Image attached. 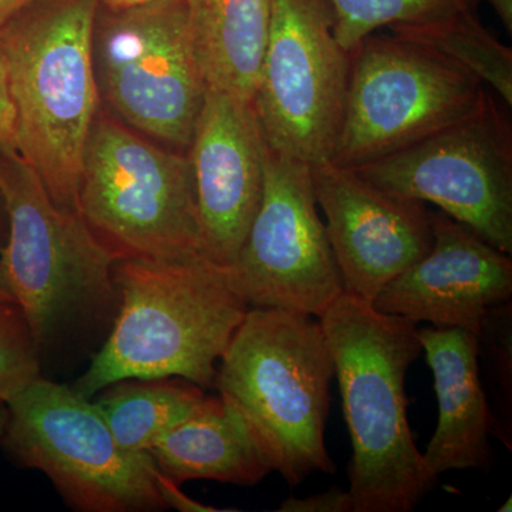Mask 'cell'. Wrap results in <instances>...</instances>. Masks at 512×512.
<instances>
[{"mask_svg":"<svg viewBox=\"0 0 512 512\" xmlns=\"http://www.w3.org/2000/svg\"><path fill=\"white\" fill-rule=\"evenodd\" d=\"M338 377L352 460L353 512H410L436 487L407 419L406 376L423 348L417 325L343 292L318 318Z\"/></svg>","mask_w":512,"mask_h":512,"instance_id":"obj_1","label":"cell"},{"mask_svg":"<svg viewBox=\"0 0 512 512\" xmlns=\"http://www.w3.org/2000/svg\"><path fill=\"white\" fill-rule=\"evenodd\" d=\"M174 483L212 480L251 487L274 471L241 412L224 396H207L190 417L147 451Z\"/></svg>","mask_w":512,"mask_h":512,"instance_id":"obj_17","label":"cell"},{"mask_svg":"<svg viewBox=\"0 0 512 512\" xmlns=\"http://www.w3.org/2000/svg\"><path fill=\"white\" fill-rule=\"evenodd\" d=\"M439 402L436 431L423 453L431 473L487 468L495 416L480 379L478 336L464 329H417Z\"/></svg>","mask_w":512,"mask_h":512,"instance_id":"obj_16","label":"cell"},{"mask_svg":"<svg viewBox=\"0 0 512 512\" xmlns=\"http://www.w3.org/2000/svg\"><path fill=\"white\" fill-rule=\"evenodd\" d=\"M18 111L10 87L9 67L0 50V151H18Z\"/></svg>","mask_w":512,"mask_h":512,"instance_id":"obj_24","label":"cell"},{"mask_svg":"<svg viewBox=\"0 0 512 512\" xmlns=\"http://www.w3.org/2000/svg\"><path fill=\"white\" fill-rule=\"evenodd\" d=\"M205 397L201 386L183 377H157L120 380L92 400L120 447L147 453L190 417Z\"/></svg>","mask_w":512,"mask_h":512,"instance_id":"obj_19","label":"cell"},{"mask_svg":"<svg viewBox=\"0 0 512 512\" xmlns=\"http://www.w3.org/2000/svg\"><path fill=\"white\" fill-rule=\"evenodd\" d=\"M352 53L333 32L326 0H271L254 106L266 146L309 165L338 144Z\"/></svg>","mask_w":512,"mask_h":512,"instance_id":"obj_10","label":"cell"},{"mask_svg":"<svg viewBox=\"0 0 512 512\" xmlns=\"http://www.w3.org/2000/svg\"><path fill=\"white\" fill-rule=\"evenodd\" d=\"M99 10L100 0H39L0 29L18 111L16 148L52 200L72 211L99 116L93 50Z\"/></svg>","mask_w":512,"mask_h":512,"instance_id":"obj_4","label":"cell"},{"mask_svg":"<svg viewBox=\"0 0 512 512\" xmlns=\"http://www.w3.org/2000/svg\"><path fill=\"white\" fill-rule=\"evenodd\" d=\"M311 177L343 288L373 303L384 286L429 252L431 211L332 161L311 165Z\"/></svg>","mask_w":512,"mask_h":512,"instance_id":"obj_13","label":"cell"},{"mask_svg":"<svg viewBox=\"0 0 512 512\" xmlns=\"http://www.w3.org/2000/svg\"><path fill=\"white\" fill-rule=\"evenodd\" d=\"M42 359L29 320L15 301H0V402L8 403L42 377Z\"/></svg>","mask_w":512,"mask_h":512,"instance_id":"obj_23","label":"cell"},{"mask_svg":"<svg viewBox=\"0 0 512 512\" xmlns=\"http://www.w3.org/2000/svg\"><path fill=\"white\" fill-rule=\"evenodd\" d=\"M6 423H8V406L6 403L0 402V437L5 431Z\"/></svg>","mask_w":512,"mask_h":512,"instance_id":"obj_32","label":"cell"},{"mask_svg":"<svg viewBox=\"0 0 512 512\" xmlns=\"http://www.w3.org/2000/svg\"><path fill=\"white\" fill-rule=\"evenodd\" d=\"M265 144L252 103L208 87L187 154L205 255L225 268L261 204Z\"/></svg>","mask_w":512,"mask_h":512,"instance_id":"obj_14","label":"cell"},{"mask_svg":"<svg viewBox=\"0 0 512 512\" xmlns=\"http://www.w3.org/2000/svg\"><path fill=\"white\" fill-rule=\"evenodd\" d=\"M113 325L73 389L87 399L120 380L183 377L214 389L217 367L249 305L207 256L117 259Z\"/></svg>","mask_w":512,"mask_h":512,"instance_id":"obj_2","label":"cell"},{"mask_svg":"<svg viewBox=\"0 0 512 512\" xmlns=\"http://www.w3.org/2000/svg\"><path fill=\"white\" fill-rule=\"evenodd\" d=\"M353 170L383 190L437 205L512 254V124L493 94L466 119Z\"/></svg>","mask_w":512,"mask_h":512,"instance_id":"obj_11","label":"cell"},{"mask_svg":"<svg viewBox=\"0 0 512 512\" xmlns=\"http://www.w3.org/2000/svg\"><path fill=\"white\" fill-rule=\"evenodd\" d=\"M332 355L319 320L249 308L217 367L214 389L247 420L274 471L289 487L335 474L326 448Z\"/></svg>","mask_w":512,"mask_h":512,"instance_id":"obj_5","label":"cell"},{"mask_svg":"<svg viewBox=\"0 0 512 512\" xmlns=\"http://www.w3.org/2000/svg\"><path fill=\"white\" fill-rule=\"evenodd\" d=\"M431 231L429 252L384 286L373 308L478 336L491 309L511 302V255L443 211H431Z\"/></svg>","mask_w":512,"mask_h":512,"instance_id":"obj_15","label":"cell"},{"mask_svg":"<svg viewBox=\"0 0 512 512\" xmlns=\"http://www.w3.org/2000/svg\"><path fill=\"white\" fill-rule=\"evenodd\" d=\"M8 238V215H6L5 202L0 194V252L6 244Z\"/></svg>","mask_w":512,"mask_h":512,"instance_id":"obj_30","label":"cell"},{"mask_svg":"<svg viewBox=\"0 0 512 512\" xmlns=\"http://www.w3.org/2000/svg\"><path fill=\"white\" fill-rule=\"evenodd\" d=\"M0 194L8 215L0 265L29 320L42 366L47 357L93 352L119 306L116 259L79 212L52 200L18 151H0Z\"/></svg>","mask_w":512,"mask_h":512,"instance_id":"obj_3","label":"cell"},{"mask_svg":"<svg viewBox=\"0 0 512 512\" xmlns=\"http://www.w3.org/2000/svg\"><path fill=\"white\" fill-rule=\"evenodd\" d=\"M389 29L393 36L463 67L488 84L505 106H512V50L481 25L476 10Z\"/></svg>","mask_w":512,"mask_h":512,"instance_id":"obj_20","label":"cell"},{"mask_svg":"<svg viewBox=\"0 0 512 512\" xmlns=\"http://www.w3.org/2000/svg\"><path fill=\"white\" fill-rule=\"evenodd\" d=\"M93 50L100 96L126 126L187 151L208 86L185 0L100 9Z\"/></svg>","mask_w":512,"mask_h":512,"instance_id":"obj_9","label":"cell"},{"mask_svg":"<svg viewBox=\"0 0 512 512\" xmlns=\"http://www.w3.org/2000/svg\"><path fill=\"white\" fill-rule=\"evenodd\" d=\"M6 406L0 444L19 466L45 474L72 510H167L150 454L120 447L93 400L73 386L42 376Z\"/></svg>","mask_w":512,"mask_h":512,"instance_id":"obj_7","label":"cell"},{"mask_svg":"<svg viewBox=\"0 0 512 512\" xmlns=\"http://www.w3.org/2000/svg\"><path fill=\"white\" fill-rule=\"evenodd\" d=\"M318 208L311 165L265 144L261 204L227 268L249 308L319 318L345 292Z\"/></svg>","mask_w":512,"mask_h":512,"instance_id":"obj_12","label":"cell"},{"mask_svg":"<svg viewBox=\"0 0 512 512\" xmlns=\"http://www.w3.org/2000/svg\"><path fill=\"white\" fill-rule=\"evenodd\" d=\"M156 483L158 491H160L161 498H163L165 508H173V510L181 512H221V511H235V510H221V508H214L211 505L198 503L192 500L187 494L181 491L180 484L174 483L170 478L165 477L160 470L156 473Z\"/></svg>","mask_w":512,"mask_h":512,"instance_id":"obj_26","label":"cell"},{"mask_svg":"<svg viewBox=\"0 0 512 512\" xmlns=\"http://www.w3.org/2000/svg\"><path fill=\"white\" fill-rule=\"evenodd\" d=\"M503 23L505 30L512 33V0H485Z\"/></svg>","mask_w":512,"mask_h":512,"instance_id":"obj_28","label":"cell"},{"mask_svg":"<svg viewBox=\"0 0 512 512\" xmlns=\"http://www.w3.org/2000/svg\"><path fill=\"white\" fill-rule=\"evenodd\" d=\"M195 53L211 89L254 101L271 0H185Z\"/></svg>","mask_w":512,"mask_h":512,"instance_id":"obj_18","label":"cell"},{"mask_svg":"<svg viewBox=\"0 0 512 512\" xmlns=\"http://www.w3.org/2000/svg\"><path fill=\"white\" fill-rule=\"evenodd\" d=\"M478 357L490 375L500 416L494 436L512 448V303L491 309L478 333Z\"/></svg>","mask_w":512,"mask_h":512,"instance_id":"obj_22","label":"cell"},{"mask_svg":"<svg viewBox=\"0 0 512 512\" xmlns=\"http://www.w3.org/2000/svg\"><path fill=\"white\" fill-rule=\"evenodd\" d=\"M333 32L346 52L376 30L394 25L431 22L476 10L478 0H326Z\"/></svg>","mask_w":512,"mask_h":512,"instance_id":"obj_21","label":"cell"},{"mask_svg":"<svg viewBox=\"0 0 512 512\" xmlns=\"http://www.w3.org/2000/svg\"><path fill=\"white\" fill-rule=\"evenodd\" d=\"M0 301H15L8 282H6L5 274H3L2 265H0Z\"/></svg>","mask_w":512,"mask_h":512,"instance_id":"obj_31","label":"cell"},{"mask_svg":"<svg viewBox=\"0 0 512 512\" xmlns=\"http://www.w3.org/2000/svg\"><path fill=\"white\" fill-rule=\"evenodd\" d=\"M39 0H0V29L9 22L10 19L15 18L18 13L22 12L33 3Z\"/></svg>","mask_w":512,"mask_h":512,"instance_id":"obj_27","label":"cell"},{"mask_svg":"<svg viewBox=\"0 0 512 512\" xmlns=\"http://www.w3.org/2000/svg\"><path fill=\"white\" fill-rule=\"evenodd\" d=\"M485 84L396 36H367L352 52L345 119L329 161L356 168L420 143L481 106Z\"/></svg>","mask_w":512,"mask_h":512,"instance_id":"obj_8","label":"cell"},{"mask_svg":"<svg viewBox=\"0 0 512 512\" xmlns=\"http://www.w3.org/2000/svg\"><path fill=\"white\" fill-rule=\"evenodd\" d=\"M498 511H500V512H505V511L510 512L511 511V497L508 498L507 503L503 504V507L498 508Z\"/></svg>","mask_w":512,"mask_h":512,"instance_id":"obj_33","label":"cell"},{"mask_svg":"<svg viewBox=\"0 0 512 512\" xmlns=\"http://www.w3.org/2000/svg\"><path fill=\"white\" fill-rule=\"evenodd\" d=\"M279 512H353L348 491L332 487L325 493L308 495L305 498L289 497L279 505Z\"/></svg>","mask_w":512,"mask_h":512,"instance_id":"obj_25","label":"cell"},{"mask_svg":"<svg viewBox=\"0 0 512 512\" xmlns=\"http://www.w3.org/2000/svg\"><path fill=\"white\" fill-rule=\"evenodd\" d=\"M156 2L160 0H100V9L117 12V10L141 8Z\"/></svg>","mask_w":512,"mask_h":512,"instance_id":"obj_29","label":"cell"},{"mask_svg":"<svg viewBox=\"0 0 512 512\" xmlns=\"http://www.w3.org/2000/svg\"><path fill=\"white\" fill-rule=\"evenodd\" d=\"M77 211L116 261L207 256L187 151L150 143L119 121H94Z\"/></svg>","mask_w":512,"mask_h":512,"instance_id":"obj_6","label":"cell"}]
</instances>
